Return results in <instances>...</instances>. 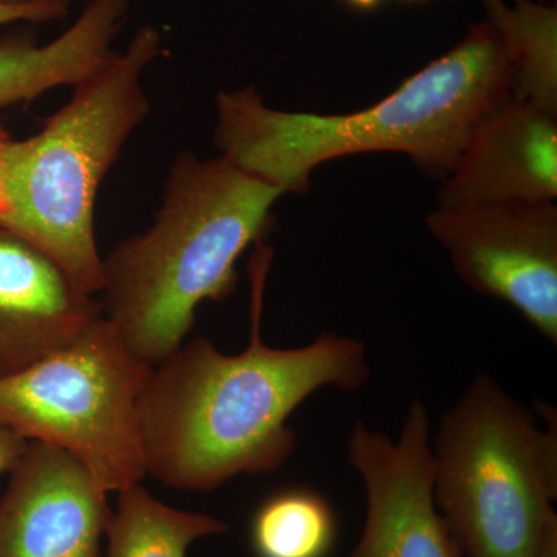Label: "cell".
Here are the masks:
<instances>
[{
    "label": "cell",
    "mask_w": 557,
    "mask_h": 557,
    "mask_svg": "<svg viewBox=\"0 0 557 557\" xmlns=\"http://www.w3.org/2000/svg\"><path fill=\"white\" fill-rule=\"evenodd\" d=\"M273 248L256 244L249 343L225 355L208 338L180 346L150 372L139 398L148 474L183 491H211L237 475L276 472L296 449L289 417L324 387L354 392L370 379L368 350L325 332L309 346L274 348L260 336Z\"/></svg>",
    "instance_id": "6da1fadb"
},
{
    "label": "cell",
    "mask_w": 557,
    "mask_h": 557,
    "mask_svg": "<svg viewBox=\"0 0 557 557\" xmlns=\"http://www.w3.org/2000/svg\"><path fill=\"white\" fill-rule=\"evenodd\" d=\"M512 83L507 47L483 22L394 94L357 112H285L252 86L220 91L214 141L222 157L284 194L304 193L322 163L357 153H406L445 178L475 124L507 100Z\"/></svg>",
    "instance_id": "7a4b0ae2"
},
{
    "label": "cell",
    "mask_w": 557,
    "mask_h": 557,
    "mask_svg": "<svg viewBox=\"0 0 557 557\" xmlns=\"http://www.w3.org/2000/svg\"><path fill=\"white\" fill-rule=\"evenodd\" d=\"M284 190L225 157L180 153L156 222L102 259V314L150 368L178 350L200 304L228 299L236 263L269 230Z\"/></svg>",
    "instance_id": "3957f363"
},
{
    "label": "cell",
    "mask_w": 557,
    "mask_h": 557,
    "mask_svg": "<svg viewBox=\"0 0 557 557\" xmlns=\"http://www.w3.org/2000/svg\"><path fill=\"white\" fill-rule=\"evenodd\" d=\"M160 33L139 28L38 134L0 127V226L30 242L89 295L102 292L95 200L121 149L149 113L143 76L160 53Z\"/></svg>",
    "instance_id": "277c9868"
},
{
    "label": "cell",
    "mask_w": 557,
    "mask_h": 557,
    "mask_svg": "<svg viewBox=\"0 0 557 557\" xmlns=\"http://www.w3.org/2000/svg\"><path fill=\"white\" fill-rule=\"evenodd\" d=\"M480 373L432 437L434 500L463 557H534L557 522V418Z\"/></svg>",
    "instance_id": "5b68a950"
},
{
    "label": "cell",
    "mask_w": 557,
    "mask_h": 557,
    "mask_svg": "<svg viewBox=\"0 0 557 557\" xmlns=\"http://www.w3.org/2000/svg\"><path fill=\"white\" fill-rule=\"evenodd\" d=\"M152 369L102 314L67 346L0 380V424L65 450L106 493H119L148 474L139 398Z\"/></svg>",
    "instance_id": "8992f818"
},
{
    "label": "cell",
    "mask_w": 557,
    "mask_h": 557,
    "mask_svg": "<svg viewBox=\"0 0 557 557\" xmlns=\"http://www.w3.org/2000/svg\"><path fill=\"white\" fill-rule=\"evenodd\" d=\"M426 226L469 288L504 300L557 344L555 201L437 208Z\"/></svg>",
    "instance_id": "52a82bcc"
},
{
    "label": "cell",
    "mask_w": 557,
    "mask_h": 557,
    "mask_svg": "<svg viewBox=\"0 0 557 557\" xmlns=\"http://www.w3.org/2000/svg\"><path fill=\"white\" fill-rule=\"evenodd\" d=\"M431 434L420 398L410 401L397 438L354 424L347 460L364 483L368 508L348 557H463L435 505Z\"/></svg>",
    "instance_id": "ba28073f"
},
{
    "label": "cell",
    "mask_w": 557,
    "mask_h": 557,
    "mask_svg": "<svg viewBox=\"0 0 557 557\" xmlns=\"http://www.w3.org/2000/svg\"><path fill=\"white\" fill-rule=\"evenodd\" d=\"M0 498V557H101L108 497L65 450L28 442Z\"/></svg>",
    "instance_id": "9c48e42d"
},
{
    "label": "cell",
    "mask_w": 557,
    "mask_h": 557,
    "mask_svg": "<svg viewBox=\"0 0 557 557\" xmlns=\"http://www.w3.org/2000/svg\"><path fill=\"white\" fill-rule=\"evenodd\" d=\"M557 199V115L509 95L475 124L438 208Z\"/></svg>",
    "instance_id": "30bf717a"
},
{
    "label": "cell",
    "mask_w": 557,
    "mask_h": 557,
    "mask_svg": "<svg viewBox=\"0 0 557 557\" xmlns=\"http://www.w3.org/2000/svg\"><path fill=\"white\" fill-rule=\"evenodd\" d=\"M102 317L46 252L0 226V380L78 338Z\"/></svg>",
    "instance_id": "8fae6325"
},
{
    "label": "cell",
    "mask_w": 557,
    "mask_h": 557,
    "mask_svg": "<svg viewBox=\"0 0 557 557\" xmlns=\"http://www.w3.org/2000/svg\"><path fill=\"white\" fill-rule=\"evenodd\" d=\"M131 0H90L60 38L38 46L30 33L0 39V108L30 102L51 89L78 86L116 53L112 44Z\"/></svg>",
    "instance_id": "7c38bea8"
},
{
    "label": "cell",
    "mask_w": 557,
    "mask_h": 557,
    "mask_svg": "<svg viewBox=\"0 0 557 557\" xmlns=\"http://www.w3.org/2000/svg\"><path fill=\"white\" fill-rule=\"evenodd\" d=\"M507 47L512 95L557 115V10L534 0H480Z\"/></svg>",
    "instance_id": "4fadbf2b"
},
{
    "label": "cell",
    "mask_w": 557,
    "mask_h": 557,
    "mask_svg": "<svg viewBox=\"0 0 557 557\" xmlns=\"http://www.w3.org/2000/svg\"><path fill=\"white\" fill-rule=\"evenodd\" d=\"M228 530L223 520L161 504L139 483L119 491L106 557H186L194 542Z\"/></svg>",
    "instance_id": "5bb4252c"
},
{
    "label": "cell",
    "mask_w": 557,
    "mask_h": 557,
    "mask_svg": "<svg viewBox=\"0 0 557 557\" xmlns=\"http://www.w3.org/2000/svg\"><path fill=\"white\" fill-rule=\"evenodd\" d=\"M339 537V520L324 494L288 486L263 498L249 519L252 557H330Z\"/></svg>",
    "instance_id": "9a60e30c"
},
{
    "label": "cell",
    "mask_w": 557,
    "mask_h": 557,
    "mask_svg": "<svg viewBox=\"0 0 557 557\" xmlns=\"http://www.w3.org/2000/svg\"><path fill=\"white\" fill-rule=\"evenodd\" d=\"M64 16L61 11L42 5H7L0 3V25L13 22H47Z\"/></svg>",
    "instance_id": "2e32d148"
},
{
    "label": "cell",
    "mask_w": 557,
    "mask_h": 557,
    "mask_svg": "<svg viewBox=\"0 0 557 557\" xmlns=\"http://www.w3.org/2000/svg\"><path fill=\"white\" fill-rule=\"evenodd\" d=\"M28 442L20 437L16 432L0 424V474L10 472L17 463Z\"/></svg>",
    "instance_id": "e0dca14e"
},
{
    "label": "cell",
    "mask_w": 557,
    "mask_h": 557,
    "mask_svg": "<svg viewBox=\"0 0 557 557\" xmlns=\"http://www.w3.org/2000/svg\"><path fill=\"white\" fill-rule=\"evenodd\" d=\"M534 557H557V522L548 528L541 548Z\"/></svg>",
    "instance_id": "ac0fdd59"
},
{
    "label": "cell",
    "mask_w": 557,
    "mask_h": 557,
    "mask_svg": "<svg viewBox=\"0 0 557 557\" xmlns=\"http://www.w3.org/2000/svg\"><path fill=\"white\" fill-rule=\"evenodd\" d=\"M0 3H7V5H42L50 7V9H54L61 11L62 14L67 13V10L62 9L61 5H58L54 0H0Z\"/></svg>",
    "instance_id": "d6986e66"
},
{
    "label": "cell",
    "mask_w": 557,
    "mask_h": 557,
    "mask_svg": "<svg viewBox=\"0 0 557 557\" xmlns=\"http://www.w3.org/2000/svg\"><path fill=\"white\" fill-rule=\"evenodd\" d=\"M346 2L350 3L354 9L373 10L380 5L381 0H346Z\"/></svg>",
    "instance_id": "ffe728a7"
},
{
    "label": "cell",
    "mask_w": 557,
    "mask_h": 557,
    "mask_svg": "<svg viewBox=\"0 0 557 557\" xmlns=\"http://www.w3.org/2000/svg\"><path fill=\"white\" fill-rule=\"evenodd\" d=\"M54 2H57L58 5H61L62 9H65V10L69 9L70 0H54Z\"/></svg>",
    "instance_id": "44dd1931"
},
{
    "label": "cell",
    "mask_w": 557,
    "mask_h": 557,
    "mask_svg": "<svg viewBox=\"0 0 557 557\" xmlns=\"http://www.w3.org/2000/svg\"><path fill=\"white\" fill-rule=\"evenodd\" d=\"M408 2H424V0H408Z\"/></svg>",
    "instance_id": "7402d4cb"
}]
</instances>
